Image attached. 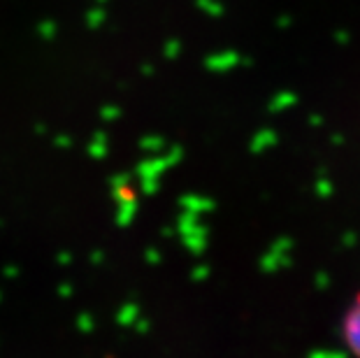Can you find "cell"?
Wrapping results in <instances>:
<instances>
[{
	"instance_id": "obj_1",
	"label": "cell",
	"mask_w": 360,
	"mask_h": 358,
	"mask_svg": "<svg viewBox=\"0 0 360 358\" xmlns=\"http://www.w3.org/2000/svg\"><path fill=\"white\" fill-rule=\"evenodd\" d=\"M340 338L351 358H360V293L347 305L340 321Z\"/></svg>"
}]
</instances>
